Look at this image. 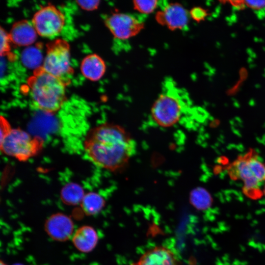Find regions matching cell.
Here are the masks:
<instances>
[{
  "label": "cell",
  "mask_w": 265,
  "mask_h": 265,
  "mask_svg": "<svg viewBox=\"0 0 265 265\" xmlns=\"http://www.w3.org/2000/svg\"><path fill=\"white\" fill-rule=\"evenodd\" d=\"M184 94L173 82H166L151 109L153 122L162 128L175 125L184 114L186 107Z\"/></svg>",
  "instance_id": "3"
},
{
  "label": "cell",
  "mask_w": 265,
  "mask_h": 265,
  "mask_svg": "<svg viewBox=\"0 0 265 265\" xmlns=\"http://www.w3.org/2000/svg\"><path fill=\"white\" fill-rule=\"evenodd\" d=\"M85 194L80 185L75 183H69L61 189L60 197L65 205L76 206L80 204Z\"/></svg>",
  "instance_id": "15"
},
{
  "label": "cell",
  "mask_w": 265,
  "mask_h": 265,
  "mask_svg": "<svg viewBox=\"0 0 265 265\" xmlns=\"http://www.w3.org/2000/svg\"><path fill=\"white\" fill-rule=\"evenodd\" d=\"M10 41L19 46H28L33 43L37 33L32 23L22 20L15 23L8 33Z\"/></svg>",
  "instance_id": "12"
},
{
  "label": "cell",
  "mask_w": 265,
  "mask_h": 265,
  "mask_svg": "<svg viewBox=\"0 0 265 265\" xmlns=\"http://www.w3.org/2000/svg\"><path fill=\"white\" fill-rule=\"evenodd\" d=\"M80 70L82 75L92 81L100 80L105 75L106 65L99 55L93 53L86 56L82 60Z\"/></svg>",
  "instance_id": "14"
},
{
  "label": "cell",
  "mask_w": 265,
  "mask_h": 265,
  "mask_svg": "<svg viewBox=\"0 0 265 265\" xmlns=\"http://www.w3.org/2000/svg\"><path fill=\"white\" fill-rule=\"evenodd\" d=\"M0 265H7L4 262L0 261Z\"/></svg>",
  "instance_id": "25"
},
{
  "label": "cell",
  "mask_w": 265,
  "mask_h": 265,
  "mask_svg": "<svg viewBox=\"0 0 265 265\" xmlns=\"http://www.w3.org/2000/svg\"><path fill=\"white\" fill-rule=\"evenodd\" d=\"M12 128L8 120L1 115L0 118V139L7 135Z\"/></svg>",
  "instance_id": "23"
},
{
  "label": "cell",
  "mask_w": 265,
  "mask_h": 265,
  "mask_svg": "<svg viewBox=\"0 0 265 265\" xmlns=\"http://www.w3.org/2000/svg\"><path fill=\"white\" fill-rule=\"evenodd\" d=\"M263 194L265 196V185L264 186V188L263 189Z\"/></svg>",
  "instance_id": "26"
},
{
  "label": "cell",
  "mask_w": 265,
  "mask_h": 265,
  "mask_svg": "<svg viewBox=\"0 0 265 265\" xmlns=\"http://www.w3.org/2000/svg\"><path fill=\"white\" fill-rule=\"evenodd\" d=\"M21 57L23 64L27 68L35 70L42 66L41 64L44 59L39 48L29 46L25 48Z\"/></svg>",
  "instance_id": "17"
},
{
  "label": "cell",
  "mask_w": 265,
  "mask_h": 265,
  "mask_svg": "<svg viewBox=\"0 0 265 265\" xmlns=\"http://www.w3.org/2000/svg\"><path fill=\"white\" fill-rule=\"evenodd\" d=\"M245 5L254 10H261L265 8V0H246Z\"/></svg>",
  "instance_id": "24"
},
{
  "label": "cell",
  "mask_w": 265,
  "mask_h": 265,
  "mask_svg": "<svg viewBox=\"0 0 265 265\" xmlns=\"http://www.w3.org/2000/svg\"><path fill=\"white\" fill-rule=\"evenodd\" d=\"M107 28L114 38L126 41L139 34L144 27L143 21L133 14L116 12L105 20Z\"/></svg>",
  "instance_id": "7"
},
{
  "label": "cell",
  "mask_w": 265,
  "mask_h": 265,
  "mask_svg": "<svg viewBox=\"0 0 265 265\" xmlns=\"http://www.w3.org/2000/svg\"><path fill=\"white\" fill-rule=\"evenodd\" d=\"M27 82L33 104L45 113L56 112L66 100V84L42 66L34 70Z\"/></svg>",
  "instance_id": "2"
},
{
  "label": "cell",
  "mask_w": 265,
  "mask_h": 265,
  "mask_svg": "<svg viewBox=\"0 0 265 265\" xmlns=\"http://www.w3.org/2000/svg\"><path fill=\"white\" fill-rule=\"evenodd\" d=\"M99 240L98 235L95 229L88 225L78 228L72 237L74 246L80 252L88 253L96 246Z\"/></svg>",
  "instance_id": "13"
},
{
  "label": "cell",
  "mask_w": 265,
  "mask_h": 265,
  "mask_svg": "<svg viewBox=\"0 0 265 265\" xmlns=\"http://www.w3.org/2000/svg\"><path fill=\"white\" fill-rule=\"evenodd\" d=\"M190 18L189 12L177 2L162 4L156 14V20L159 24L173 31L185 30L188 27Z\"/></svg>",
  "instance_id": "9"
},
{
  "label": "cell",
  "mask_w": 265,
  "mask_h": 265,
  "mask_svg": "<svg viewBox=\"0 0 265 265\" xmlns=\"http://www.w3.org/2000/svg\"><path fill=\"white\" fill-rule=\"evenodd\" d=\"M77 4L82 9L87 11H92L98 8L100 0H77Z\"/></svg>",
  "instance_id": "22"
},
{
  "label": "cell",
  "mask_w": 265,
  "mask_h": 265,
  "mask_svg": "<svg viewBox=\"0 0 265 265\" xmlns=\"http://www.w3.org/2000/svg\"><path fill=\"white\" fill-rule=\"evenodd\" d=\"M192 205L199 210H205L212 204V198L210 194L203 188H197L193 190L190 197Z\"/></svg>",
  "instance_id": "18"
},
{
  "label": "cell",
  "mask_w": 265,
  "mask_h": 265,
  "mask_svg": "<svg viewBox=\"0 0 265 265\" xmlns=\"http://www.w3.org/2000/svg\"><path fill=\"white\" fill-rule=\"evenodd\" d=\"M0 52L1 55H5L8 54V53L10 51V48L9 45V42L11 41L9 34L7 33L6 31L0 27Z\"/></svg>",
  "instance_id": "20"
},
{
  "label": "cell",
  "mask_w": 265,
  "mask_h": 265,
  "mask_svg": "<svg viewBox=\"0 0 265 265\" xmlns=\"http://www.w3.org/2000/svg\"><path fill=\"white\" fill-rule=\"evenodd\" d=\"M132 265H180L173 252L167 247L157 246L146 251Z\"/></svg>",
  "instance_id": "11"
},
{
  "label": "cell",
  "mask_w": 265,
  "mask_h": 265,
  "mask_svg": "<svg viewBox=\"0 0 265 265\" xmlns=\"http://www.w3.org/2000/svg\"><path fill=\"white\" fill-rule=\"evenodd\" d=\"M32 24L38 34L44 37H52L61 32L64 26L65 18L55 6L48 4L35 13Z\"/></svg>",
  "instance_id": "8"
},
{
  "label": "cell",
  "mask_w": 265,
  "mask_h": 265,
  "mask_svg": "<svg viewBox=\"0 0 265 265\" xmlns=\"http://www.w3.org/2000/svg\"><path fill=\"white\" fill-rule=\"evenodd\" d=\"M104 198L96 192H88L85 194L80 204L83 212L87 215L98 214L105 207Z\"/></svg>",
  "instance_id": "16"
},
{
  "label": "cell",
  "mask_w": 265,
  "mask_h": 265,
  "mask_svg": "<svg viewBox=\"0 0 265 265\" xmlns=\"http://www.w3.org/2000/svg\"><path fill=\"white\" fill-rule=\"evenodd\" d=\"M83 145L91 162L111 172L124 168L136 150V142L130 134L121 126L109 123L90 129Z\"/></svg>",
  "instance_id": "1"
},
{
  "label": "cell",
  "mask_w": 265,
  "mask_h": 265,
  "mask_svg": "<svg viewBox=\"0 0 265 265\" xmlns=\"http://www.w3.org/2000/svg\"><path fill=\"white\" fill-rule=\"evenodd\" d=\"M46 49L42 67L68 85L74 73L71 65L69 43L64 39H57L48 43Z\"/></svg>",
  "instance_id": "5"
},
{
  "label": "cell",
  "mask_w": 265,
  "mask_h": 265,
  "mask_svg": "<svg viewBox=\"0 0 265 265\" xmlns=\"http://www.w3.org/2000/svg\"><path fill=\"white\" fill-rule=\"evenodd\" d=\"M0 141L2 153L23 162L38 155L44 145L42 137L32 135L19 127L13 128Z\"/></svg>",
  "instance_id": "4"
},
{
  "label": "cell",
  "mask_w": 265,
  "mask_h": 265,
  "mask_svg": "<svg viewBox=\"0 0 265 265\" xmlns=\"http://www.w3.org/2000/svg\"><path fill=\"white\" fill-rule=\"evenodd\" d=\"M159 1L155 0H135L132 1L135 10L142 15H148L154 12L160 6Z\"/></svg>",
  "instance_id": "19"
},
{
  "label": "cell",
  "mask_w": 265,
  "mask_h": 265,
  "mask_svg": "<svg viewBox=\"0 0 265 265\" xmlns=\"http://www.w3.org/2000/svg\"><path fill=\"white\" fill-rule=\"evenodd\" d=\"M48 235L57 241H65L72 238L74 233V224L67 215L57 212L50 216L44 224Z\"/></svg>",
  "instance_id": "10"
},
{
  "label": "cell",
  "mask_w": 265,
  "mask_h": 265,
  "mask_svg": "<svg viewBox=\"0 0 265 265\" xmlns=\"http://www.w3.org/2000/svg\"><path fill=\"white\" fill-rule=\"evenodd\" d=\"M227 170L232 180L242 183L243 192L248 198L257 200L264 195L261 189L262 184L257 180L251 165L249 150L231 162Z\"/></svg>",
  "instance_id": "6"
},
{
  "label": "cell",
  "mask_w": 265,
  "mask_h": 265,
  "mask_svg": "<svg viewBox=\"0 0 265 265\" xmlns=\"http://www.w3.org/2000/svg\"><path fill=\"white\" fill-rule=\"evenodd\" d=\"M189 12L190 17L197 22L204 21L208 16L207 10L199 6L193 7Z\"/></svg>",
  "instance_id": "21"
},
{
  "label": "cell",
  "mask_w": 265,
  "mask_h": 265,
  "mask_svg": "<svg viewBox=\"0 0 265 265\" xmlns=\"http://www.w3.org/2000/svg\"><path fill=\"white\" fill-rule=\"evenodd\" d=\"M13 265H24L21 263H16V264H13Z\"/></svg>",
  "instance_id": "27"
}]
</instances>
